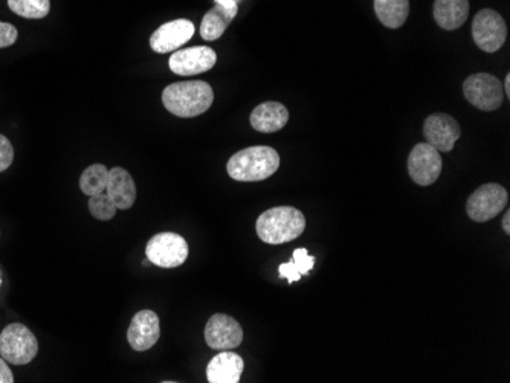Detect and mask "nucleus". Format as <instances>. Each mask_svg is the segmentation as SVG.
Here are the masks:
<instances>
[{
	"mask_svg": "<svg viewBox=\"0 0 510 383\" xmlns=\"http://www.w3.org/2000/svg\"><path fill=\"white\" fill-rule=\"evenodd\" d=\"M213 101L211 86L197 80L170 84L162 92V102L167 110L179 118L199 117L208 110Z\"/></svg>",
	"mask_w": 510,
	"mask_h": 383,
	"instance_id": "f257e3e1",
	"label": "nucleus"
},
{
	"mask_svg": "<svg viewBox=\"0 0 510 383\" xmlns=\"http://www.w3.org/2000/svg\"><path fill=\"white\" fill-rule=\"evenodd\" d=\"M306 229V217L293 206H277L257 218L255 231L267 244H282L300 237Z\"/></svg>",
	"mask_w": 510,
	"mask_h": 383,
	"instance_id": "f03ea898",
	"label": "nucleus"
},
{
	"mask_svg": "<svg viewBox=\"0 0 510 383\" xmlns=\"http://www.w3.org/2000/svg\"><path fill=\"white\" fill-rule=\"evenodd\" d=\"M280 156L273 147H248L237 151L228 160L229 177L238 182H260L267 179L278 170Z\"/></svg>",
	"mask_w": 510,
	"mask_h": 383,
	"instance_id": "7ed1b4c3",
	"label": "nucleus"
},
{
	"mask_svg": "<svg viewBox=\"0 0 510 383\" xmlns=\"http://www.w3.org/2000/svg\"><path fill=\"white\" fill-rule=\"evenodd\" d=\"M39 353V342L24 324L6 325L0 333V356L13 365L30 364Z\"/></svg>",
	"mask_w": 510,
	"mask_h": 383,
	"instance_id": "20e7f679",
	"label": "nucleus"
},
{
	"mask_svg": "<svg viewBox=\"0 0 510 383\" xmlns=\"http://www.w3.org/2000/svg\"><path fill=\"white\" fill-rule=\"evenodd\" d=\"M146 255L149 262L164 269H173L184 264L188 257V243L175 233L156 234L147 243Z\"/></svg>",
	"mask_w": 510,
	"mask_h": 383,
	"instance_id": "39448f33",
	"label": "nucleus"
},
{
	"mask_svg": "<svg viewBox=\"0 0 510 383\" xmlns=\"http://www.w3.org/2000/svg\"><path fill=\"white\" fill-rule=\"evenodd\" d=\"M467 101L483 112H494L500 109L505 100L503 86L498 78L489 73H474L463 84Z\"/></svg>",
	"mask_w": 510,
	"mask_h": 383,
	"instance_id": "423d86ee",
	"label": "nucleus"
},
{
	"mask_svg": "<svg viewBox=\"0 0 510 383\" xmlns=\"http://www.w3.org/2000/svg\"><path fill=\"white\" fill-rule=\"evenodd\" d=\"M507 202H509V196L501 185H481L480 188L476 189L471 197L467 199V215L478 224L489 222L501 211H505Z\"/></svg>",
	"mask_w": 510,
	"mask_h": 383,
	"instance_id": "0eeeda50",
	"label": "nucleus"
},
{
	"mask_svg": "<svg viewBox=\"0 0 510 383\" xmlns=\"http://www.w3.org/2000/svg\"><path fill=\"white\" fill-rule=\"evenodd\" d=\"M472 37L476 46L485 53H496L505 44L507 26L501 14L494 10H481L474 17Z\"/></svg>",
	"mask_w": 510,
	"mask_h": 383,
	"instance_id": "6e6552de",
	"label": "nucleus"
},
{
	"mask_svg": "<svg viewBox=\"0 0 510 383\" xmlns=\"http://www.w3.org/2000/svg\"><path fill=\"white\" fill-rule=\"evenodd\" d=\"M442 158L428 142L418 144L409 156V173L411 179L420 187L433 185L442 173Z\"/></svg>",
	"mask_w": 510,
	"mask_h": 383,
	"instance_id": "1a4fd4ad",
	"label": "nucleus"
},
{
	"mask_svg": "<svg viewBox=\"0 0 510 383\" xmlns=\"http://www.w3.org/2000/svg\"><path fill=\"white\" fill-rule=\"evenodd\" d=\"M205 340L209 349L226 351L237 349L244 340V330L237 321L225 313L209 318L205 327Z\"/></svg>",
	"mask_w": 510,
	"mask_h": 383,
	"instance_id": "9d476101",
	"label": "nucleus"
},
{
	"mask_svg": "<svg viewBox=\"0 0 510 383\" xmlns=\"http://www.w3.org/2000/svg\"><path fill=\"white\" fill-rule=\"evenodd\" d=\"M423 135L428 144L433 146L436 150L449 153L460 139L462 130L454 118L445 113H436L427 118L423 124Z\"/></svg>",
	"mask_w": 510,
	"mask_h": 383,
	"instance_id": "9b49d317",
	"label": "nucleus"
},
{
	"mask_svg": "<svg viewBox=\"0 0 510 383\" xmlns=\"http://www.w3.org/2000/svg\"><path fill=\"white\" fill-rule=\"evenodd\" d=\"M217 62V55L208 46H196V48L176 51L170 57L171 72L182 77H191L197 73L208 72Z\"/></svg>",
	"mask_w": 510,
	"mask_h": 383,
	"instance_id": "f8f14e48",
	"label": "nucleus"
},
{
	"mask_svg": "<svg viewBox=\"0 0 510 383\" xmlns=\"http://www.w3.org/2000/svg\"><path fill=\"white\" fill-rule=\"evenodd\" d=\"M195 34V24L190 20L178 19L164 24L151 34L150 46L155 53H167L178 51Z\"/></svg>",
	"mask_w": 510,
	"mask_h": 383,
	"instance_id": "ddd939ff",
	"label": "nucleus"
},
{
	"mask_svg": "<svg viewBox=\"0 0 510 383\" xmlns=\"http://www.w3.org/2000/svg\"><path fill=\"white\" fill-rule=\"evenodd\" d=\"M159 316L153 311H138L127 331V340L135 351H147L159 340Z\"/></svg>",
	"mask_w": 510,
	"mask_h": 383,
	"instance_id": "4468645a",
	"label": "nucleus"
},
{
	"mask_svg": "<svg viewBox=\"0 0 510 383\" xmlns=\"http://www.w3.org/2000/svg\"><path fill=\"white\" fill-rule=\"evenodd\" d=\"M244 369L242 356L226 349L211 359L207 367V378L209 383H238Z\"/></svg>",
	"mask_w": 510,
	"mask_h": 383,
	"instance_id": "2eb2a0df",
	"label": "nucleus"
},
{
	"mask_svg": "<svg viewBox=\"0 0 510 383\" xmlns=\"http://www.w3.org/2000/svg\"><path fill=\"white\" fill-rule=\"evenodd\" d=\"M106 193L118 209H130L137 200L135 180L121 167H115L109 171Z\"/></svg>",
	"mask_w": 510,
	"mask_h": 383,
	"instance_id": "dca6fc26",
	"label": "nucleus"
},
{
	"mask_svg": "<svg viewBox=\"0 0 510 383\" xmlns=\"http://www.w3.org/2000/svg\"><path fill=\"white\" fill-rule=\"evenodd\" d=\"M289 121V112L282 102L267 101L254 109L251 126L260 133H275L282 130Z\"/></svg>",
	"mask_w": 510,
	"mask_h": 383,
	"instance_id": "f3484780",
	"label": "nucleus"
},
{
	"mask_svg": "<svg viewBox=\"0 0 510 383\" xmlns=\"http://www.w3.org/2000/svg\"><path fill=\"white\" fill-rule=\"evenodd\" d=\"M469 15V0H436L434 19L445 31L458 30Z\"/></svg>",
	"mask_w": 510,
	"mask_h": 383,
	"instance_id": "a211bd4d",
	"label": "nucleus"
},
{
	"mask_svg": "<svg viewBox=\"0 0 510 383\" xmlns=\"http://www.w3.org/2000/svg\"><path fill=\"white\" fill-rule=\"evenodd\" d=\"M237 8H225L222 5H216L205 14L202 24H200V35L202 39L213 42L224 35L229 24L236 19Z\"/></svg>",
	"mask_w": 510,
	"mask_h": 383,
	"instance_id": "6ab92c4d",
	"label": "nucleus"
},
{
	"mask_svg": "<svg viewBox=\"0 0 510 383\" xmlns=\"http://www.w3.org/2000/svg\"><path fill=\"white\" fill-rule=\"evenodd\" d=\"M374 11L384 26L396 30L409 19V0H374Z\"/></svg>",
	"mask_w": 510,
	"mask_h": 383,
	"instance_id": "aec40b11",
	"label": "nucleus"
},
{
	"mask_svg": "<svg viewBox=\"0 0 510 383\" xmlns=\"http://www.w3.org/2000/svg\"><path fill=\"white\" fill-rule=\"evenodd\" d=\"M107 177H109V170L106 167L102 164H93L82 173L80 189L89 197L101 195L106 191Z\"/></svg>",
	"mask_w": 510,
	"mask_h": 383,
	"instance_id": "412c9836",
	"label": "nucleus"
},
{
	"mask_svg": "<svg viewBox=\"0 0 510 383\" xmlns=\"http://www.w3.org/2000/svg\"><path fill=\"white\" fill-rule=\"evenodd\" d=\"M8 6L14 14L24 19H43L49 14V0H8Z\"/></svg>",
	"mask_w": 510,
	"mask_h": 383,
	"instance_id": "4be33fe9",
	"label": "nucleus"
},
{
	"mask_svg": "<svg viewBox=\"0 0 510 383\" xmlns=\"http://www.w3.org/2000/svg\"><path fill=\"white\" fill-rule=\"evenodd\" d=\"M89 211L97 220L107 222V220L115 217L118 208L113 204L112 199L107 196L106 191H104L101 195L92 196L89 199Z\"/></svg>",
	"mask_w": 510,
	"mask_h": 383,
	"instance_id": "5701e85b",
	"label": "nucleus"
},
{
	"mask_svg": "<svg viewBox=\"0 0 510 383\" xmlns=\"http://www.w3.org/2000/svg\"><path fill=\"white\" fill-rule=\"evenodd\" d=\"M292 263L293 266L297 267V271L303 275H307L311 272L312 267L315 264V258L309 255V251L306 248H300L297 251H293V255H292Z\"/></svg>",
	"mask_w": 510,
	"mask_h": 383,
	"instance_id": "b1692460",
	"label": "nucleus"
},
{
	"mask_svg": "<svg viewBox=\"0 0 510 383\" xmlns=\"http://www.w3.org/2000/svg\"><path fill=\"white\" fill-rule=\"evenodd\" d=\"M13 159H14V148L6 136L0 135V173L10 168Z\"/></svg>",
	"mask_w": 510,
	"mask_h": 383,
	"instance_id": "393cba45",
	"label": "nucleus"
},
{
	"mask_svg": "<svg viewBox=\"0 0 510 383\" xmlns=\"http://www.w3.org/2000/svg\"><path fill=\"white\" fill-rule=\"evenodd\" d=\"M17 30L11 24L0 22V48L13 46L17 40Z\"/></svg>",
	"mask_w": 510,
	"mask_h": 383,
	"instance_id": "a878e982",
	"label": "nucleus"
},
{
	"mask_svg": "<svg viewBox=\"0 0 510 383\" xmlns=\"http://www.w3.org/2000/svg\"><path fill=\"white\" fill-rule=\"evenodd\" d=\"M278 273H280V277L286 278L289 284H293V282H298L302 278V273L297 271V267L293 266L292 262L280 264Z\"/></svg>",
	"mask_w": 510,
	"mask_h": 383,
	"instance_id": "bb28decb",
	"label": "nucleus"
},
{
	"mask_svg": "<svg viewBox=\"0 0 510 383\" xmlns=\"http://www.w3.org/2000/svg\"><path fill=\"white\" fill-rule=\"evenodd\" d=\"M14 382V376L11 371L10 367L6 365V360L0 356V383H13Z\"/></svg>",
	"mask_w": 510,
	"mask_h": 383,
	"instance_id": "cd10ccee",
	"label": "nucleus"
},
{
	"mask_svg": "<svg viewBox=\"0 0 510 383\" xmlns=\"http://www.w3.org/2000/svg\"><path fill=\"white\" fill-rule=\"evenodd\" d=\"M217 5L225 6V8H237L240 0H216Z\"/></svg>",
	"mask_w": 510,
	"mask_h": 383,
	"instance_id": "c85d7f7f",
	"label": "nucleus"
},
{
	"mask_svg": "<svg viewBox=\"0 0 510 383\" xmlns=\"http://www.w3.org/2000/svg\"><path fill=\"white\" fill-rule=\"evenodd\" d=\"M503 229L505 234H510V211L505 209V217H503Z\"/></svg>",
	"mask_w": 510,
	"mask_h": 383,
	"instance_id": "c756f323",
	"label": "nucleus"
},
{
	"mask_svg": "<svg viewBox=\"0 0 510 383\" xmlns=\"http://www.w3.org/2000/svg\"><path fill=\"white\" fill-rule=\"evenodd\" d=\"M505 95H507V97H510V75L509 73H507V75H505Z\"/></svg>",
	"mask_w": 510,
	"mask_h": 383,
	"instance_id": "7c9ffc66",
	"label": "nucleus"
},
{
	"mask_svg": "<svg viewBox=\"0 0 510 383\" xmlns=\"http://www.w3.org/2000/svg\"><path fill=\"white\" fill-rule=\"evenodd\" d=\"M0 286H2V278H0Z\"/></svg>",
	"mask_w": 510,
	"mask_h": 383,
	"instance_id": "2f4dec72",
	"label": "nucleus"
}]
</instances>
